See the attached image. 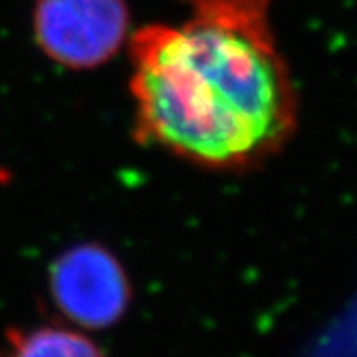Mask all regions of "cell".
Segmentation results:
<instances>
[{"mask_svg":"<svg viewBox=\"0 0 357 357\" xmlns=\"http://www.w3.org/2000/svg\"><path fill=\"white\" fill-rule=\"evenodd\" d=\"M135 135L195 165L241 169L294 135L298 96L270 14L192 10L131 40Z\"/></svg>","mask_w":357,"mask_h":357,"instance_id":"cell-1","label":"cell"},{"mask_svg":"<svg viewBox=\"0 0 357 357\" xmlns=\"http://www.w3.org/2000/svg\"><path fill=\"white\" fill-rule=\"evenodd\" d=\"M126 0H38L34 34L40 50L70 70L112 60L128 36Z\"/></svg>","mask_w":357,"mask_h":357,"instance_id":"cell-3","label":"cell"},{"mask_svg":"<svg viewBox=\"0 0 357 357\" xmlns=\"http://www.w3.org/2000/svg\"><path fill=\"white\" fill-rule=\"evenodd\" d=\"M192 10H243L270 13V0H183Z\"/></svg>","mask_w":357,"mask_h":357,"instance_id":"cell-5","label":"cell"},{"mask_svg":"<svg viewBox=\"0 0 357 357\" xmlns=\"http://www.w3.org/2000/svg\"><path fill=\"white\" fill-rule=\"evenodd\" d=\"M0 357H107L82 330L62 326L10 328L0 344Z\"/></svg>","mask_w":357,"mask_h":357,"instance_id":"cell-4","label":"cell"},{"mask_svg":"<svg viewBox=\"0 0 357 357\" xmlns=\"http://www.w3.org/2000/svg\"><path fill=\"white\" fill-rule=\"evenodd\" d=\"M48 288L58 314L82 332L114 328L133 298L123 266L98 244H79L58 256Z\"/></svg>","mask_w":357,"mask_h":357,"instance_id":"cell-2","label":"cell"}]
</instances>
